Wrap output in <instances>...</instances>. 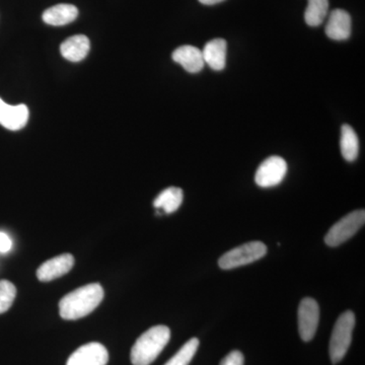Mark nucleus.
<instances>
[{
	"mask_svg": "<svg viewBox=\"0 0 365 365\" xmlns=\"http://www.w3.org/2000/svg\"><path fill=\"white\" fill-rule=\"evenodd\" d=\"M227 41L223 39H213L209 41L204 46L202 55L204 62L211 69L215 71H222L227 63Z\"/></svg>",
	"mask_w": 365,
	"mask_h": 365,
	"instance_id": "obj_13",
	"label": "nucleus"
},
{
	"mask_svg": "<svg viewBox=\"0 0 365 365\" xmlns=\"http://www.w3.org/2000/svg\"><path fill=\"white\" fill-rule=\"evenodd\" d=\"M78 16V7L72 4H61L46 9L42 19L47 25L59 26L68 25L76 21Z\"/></svg>",
	"mask_w": 365,
	"mask_h": 365,
	"instance_id": "obj_15",
	"label": "nucleus"
},
{
	"mask_svg": "<svg viewBox=\"0 0 365 365\" xmlns=\"http://www.w3.org/2000/svg\"><path fill=\"white\" fill-rule=\"evenodd\" d=\"M182 199H184V193L181 188L178 187H170L163 190L162 193L158 194L155 200L153 201V206L158 210L162 211L163 213L176 212L180 206L182 205Z\"/></svg>",
	"mask_w": 365,
	"mask_h": 365,
	"instance_id": "obj_16",
	"label": "nucleus"
},
{
	"mask_svg": "<svg viewBox=\"0 0 365 365\" xmlns=\"http://www.w3.org/2000/svg\"><path fill=\"white\" fill-rule=\"evenodd\" d=\"M354 327L355 316L351 311H347L341 314L336 322L332 336H331L330 347H329L333 364H337L344 359L346 353L351 345Z\"/></svg>",
	"mask_w": 365,
	"mask_h": 365,
	"instance_id": "obj_3",
	"label": "nucleus"
},
{
	"mask_svg": "<svg viewBox=\"0 0 365 365\" xmlns=\"http://www.w3.org/2000/svg\"><path fill=\"white\" fill-rule=\"evenodd\" d=\"M109 361V352L98 342L88 343L72 353L66 365H106Z\"/></svg>",
	"mask_w": 365,
	"mask_h": 365,
	"instance_id": "obj_8",
	"label": "nucleus"
},
{
	"mask_svg": "<svg viewBox=\"0 0 365 365\" xmlns=\"http://www.w3.org/2000/svg\"><path fill=\"white\" fill-rule=\"evenodd\" d=\"M329 0H307L304 20L309 26H319L328 16Z\"/></svg>",
	"mask_w": 365,
	"mask_h": 365,
	"instance_id": "obj_18",
	"label": "nucleus"
},
{
	"mask_svg": "<svg viewBox=\"0 0 365 365\" xmlns=\"http://www.w3.org/2000/svg\"><path fill=\"white\" fill-rule=\"evenodd\" d=\"M365 222V211L355 210L349 215L341 218L339 222L335 223L329 230L325 237L327 246L336 248L340 245L344 244L348 240L364 227Z\"/></svg>",
	"mask_w": 365,
	"mask_h": 365,
	"instance_id": "obj_5",
	"label": "nucleus"
},
{
	"mask_svg": "<svg viewBox=\"0 0 365 365\" xmlns=\"http://www.w3.org/2000/svg\"><path fill=\"white\" fill-rule=\"evenodd\" d=\"M199 347V340L192 338L165 365H189L195 356Z\"/></svg>",
	"mask_w": 365,
	"mask_h": 365,
	"instance_id": "obj_19",
	"label": "nucleus"
},
{
	"mask_svg": "<svg viewBox=\"0 0 365 365\" xmlns=\"http://www.w3.org/2000/svg\"><path fill=\"white\" fill-rule=\"evenodd\" d=\"M13 242L6 232H0V253H7L11 251Z\"/></svg>",
	"mask_w": 365,
	"mask_h": 365,
	"instance_id": "obj_22",
	"label": "nucleus"
},
{
	"mask_svg": "<svg viewBox=\"0 0 365 365\" xmlns=\"http://www.w3.org/2000/svg\"><path fill=\"white\" fill-rule=\"evenodd\" d=\"M104 294L100 283H91L79 287L60 300V316L67 321L85 318L100 306Z\"/></svg>",
	"mask_w": 365,
	"mask_h": 365,
	"instance_id": "obj_1",
	"label": "nucleus"
},
{
	"mask_svg": "<svg viewBox=\"0 0 365 365\" xmlns=\"http://www.w3.org/2000/svg\"><path fill=\"white\" fill-rule=\"evenodd\" d=\"M16 297V288L9 280H0V314L6 313L13 306Z\"/></svg>",
	"mask_w": 365,
	"mask_h": 365,
	"instance_id": "obj_20",
	"label": "nucleus"
},
{
	"mask_svg": "<svg viewBox=\"0 0 365 365\" xmlns=\"http://www.w3.org/2000/svg\"><path fill=\"white\" fill-rule=\"evenodd\" d=\"M225 1V0H199V2L205 6H215V4H220V2Z\"/></svg>",
	"mask_w": 365,
	"mask_h": 365,
	"instance_id": "obj_23",
	"label": "nucleus"
},
{
	"mask_svg": "<svg viewBox=\"0 0 365 365\" xmlns=\"http://www.w3.org/2000/svg\"><path fill=\"white\" fill-rule=\"evenodd\" d=\"M266 254L267 247L264 242H247L223 254L218 260V266L223 270H232L260 260Z\"/></svg>",
	"mask_w": 365,
	"mask_h": 365,
	"instance_id": "obj_4",
	"label": "nucleus"
},
{
	"mask_svg": "<svg viewBox=\"0 0 365 365\" xmlns=\"http://www.w3.org/2000/svg\"><path fill=\"white\" fill-rule=\"evenodd\" d=\"M90 49V40L85 35L72 36L60 46L62 56L71 62H79L85 59Z\"/></svg>",
	"mask_w": 365,
	"mask_h": 365,
	"instance_id": "obj_14",
	"label": "nucleus"
},
{
	"mask_svg": "<svg viewBox=\"0 0 365 365\" xmlns=\"http://www.w3.org/2000/svg\"><path fill=\"white\" fill-rule=\"evenodd\" d=\"M173 60L184 67L185 71L190 73H197L202 71L204 62L202 51L194 46L185 45L177 48L173 52Z\"/></svg>",
	"mask_w": 365,
	"mask_h": 365,
	"instance_id": "obj_12",
	"label": "nucleus"
},
{
	"mask_svg": "<svg viewBox=\"0 0 365 365\" xmlns=\"http://www.w3.org/2000/svg\"><path fill=\"white\" fill-rule=\"evenodd\" d=\"M29 115L30 113L26 105H9L0 98V125L4 128L11 131L21 130L28 123Z\"/></svg>",
	"mask_w": 365,
	"mask_h": 365,
	"instance_id": "obj_10",
	"label": "nucleus"
},
{
	"mask_svg": "<svg viewBox=\"0 0 365 365\" xmlns=\"http://www.w3.org/2000/svg\"><path fill=\"white\" fill-rule=\"evenodd\" d=\"M74 265V258L71 254H62L55 258L49 259L40 266L37 270L38 279L42 282L62 277L71 270Z\"/></svg>",
	"mask_w": 365,
	"mask_h": 365,
	"instance_id": "obj_9",
	"label": "nucleus"
},
{
	"mask_svg": "<svg viewBox=\"0 0 365 365\" xmlns=\"http://www.w3.org/2000/svg\"><path fill=\"white\" fill-rule=\"evenodd\" d=\"M351 16L343 9H334L326 25V35L330 39L344 41L351 35Z\"/></svg>",
	"mask_w": 365,
	"mask_h": 365,
	"instance_id": "obj_11",
	"label": "nucleus"
},
{
	"mask_svg": "<svg viewBox=\"0 0 365 365\" xmlns=\"http://www.w3.org/2000/svg\"><path fill=\"white\" fill-rule=\"evenodd\" d=\"M299 332L300 338L304 342H309L316 335L319 321V307L318 302L311 297H306L300 302L299 312Z\"/></svg>",
	"mask_w": 365,
	"mask_h": 365,
	"instance_id": "obj_7",
	"label": "nucleus"
},
{
	"mask_svg": "<svg viewBox=\"0 0 365 365\" xmlns=\"http://www.w3.org/2000/svg\"><path fill=\"white\" fill-rule=\"evenodd\" d=\"M287 173V163L282 158L273 155L259 165L255 182L261 188H271L283 181Z\"/></svg>",
	"mask_w": 365,
	"mask_h": 365,
	"instance_id": "obj_6",
	"label": "nucleus"
},
{
	"mask_svg": "<svg viewBox=\"0 0 365 365\" xmlns=\"http://www.w3.org/2000/svg\"><path fill=\"white\" fill-rule=\"evenodd\" d=\"M340 148L342 157L347 162H354L359 157V136L350 125L344 124L341 128Z\"/></svg>",
	"mask_w": 365,
	"mask_h": 365,
	"instance_id": "obj_17",
	"label": "nucleus"
},
{
	"mask_svg": "<svg viewBox=\"0 0 365 365\" xmlns=\"http://www.w3.org/2000/svg\"><path fill=\"white\" fill-rule=\"evenodd\" d=\"M170 339V330L167 326L158 325L144 332L131 349L133 365H150L158 359Z\"/></svg>",
	"mask_w": 365,
	"mask_h": 365,
	"instance_id": "obj_2",
	"label": "nucleus"
},
{
	"mask_svg": "<svg viewBox=\"0 0 365 365\" xmlns=\"http://www.w3.org/2000/svg\"><path fill=\"white\" fill-rule=\"evenodd\" d=\"M244 355L237 350L228 353L227 356L220 362V365H244Z\"/></svg>",
	"mask_w": 365,
	"mask_h": 365,
	"instance_id": "obj_21",
	"label": "nucleus"
}]
</instances>
